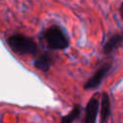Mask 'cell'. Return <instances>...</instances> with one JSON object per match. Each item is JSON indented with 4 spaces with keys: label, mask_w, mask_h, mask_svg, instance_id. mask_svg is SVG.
Listing matches in <instances>:
<instances>
[{
    "label": "cell",
    "mask_w": 123,
    "mask_h": 123,
    "mask_svg": "<svg viewBox=\"0 0 123 123\" xmlns=\"http://www.w3.org/2000/svg\"><path fill=\"white\" fill-rule=\"evenodd\" d=\"M111 68V62H105L104 64L101 65V67L98 68V70L87 80V82L85 85L86 89H92L97 87L100 83L103 81V79L106 77V75L109 73V71Z\"/></svg>",
    "instance_id": "cell-3"
},
{
    "label": "cell",
    "mask_w": 123,
    "mask_h": 123,
    "mask_svg": "<svg viewBox=\"0 0 123 123\" xmlns=\"http://www.w3.org/2000/svg\"><path fill=\"white\" fill-rule=\"evenodd\" d=\"M98 107H99L98 99L96 97H92L87 103L86 108L85 123H95L98 112Z\"/></svg>",
    "instance_id": "cell-4"
},
{
    "label": "cell",
    "mask_w": 123,
    "mask_h": 123,
    "mask_svg": "<svg viewBox=\"0 0 123 123\" xmlns=\"http://www.w3.org/2000/svg\"><path fill=\"white\" fill-rule=\"evenodd\" d=\"M34 65L37 69L40 70V71H43V72H46L48 71V69L50 68V65H51V58L48 54H41L40 56H38L36 60H35V62H34Z\"/></svg>",
    "instance_id": "cell-7"
},
{
    "label": "cell",
    "mask_w": 123,
    "mask_h": 123,
    "mask_svg": "<svg viewBox=\"0 0 123 123\" xmlns=\"http://www.w3.org/2000/svg\"><path fill=\"white\" fill-rule=\"evenodd\" d=\"M81 108L82 107L80 105H75L73 107V109L70 111V112L67 113V115H65L62 118L61 123H73L79 117V115L81 113V111H82Z\"/></svg>",
    "instance_id": "cell-8"
},
{
    "label": "cell",
    "mask_w": 123,
    "mask_h": 123,
    "mask_svg": "<svg viewBox=\"0 0 123 123\" xmlns=\"http://www.w3.org/2000/svg\"><path fill=\"white\" fill-rule=\"evenodd\" d=\"M7 43L14 53L19 55H33L37 50V43L31 37L20 34L11 36L7 39Z\"/></svg>",
    "instance_id": "cell-1"
},
{
    "label": "cell",
    "mask_w": 123,
    "mask_h": 123,
    "mask_svg": "<svg viewBox=\"0 0 123 123\" xmlns=\"http://www.w3.org/2000/svg\"><path fill=\"white\" fill-rule=\"evenodd\" d=\"M111 113V102L108 93H104L102 96L101 102V114H100V121L101 123H107Z\"/></svg>",
    "instance_id": "cell-6"
},
{
    "label": "cell",
    "mask_w": 123,
    "mask_h": 123,
    "mask_svg": "<svg viewBox=\"0 0 123 123\" xmlns=\"http://www.w3.org/2000/svg\"><path fill=\"white\" fill-rule=\"evenodd\" d=\"M119 12H120V15H121V17H122V19H123V3H122V4H121V6H120Z\"/></svg>",
    "instance_id": "cell-9"
},
{
    "label": "cell",
    "mask_w": 123,
    "mask_h": 123,
    "mask_svg": "<svg viewBox=\"0 0 123 123\" xmlns=\"http://www.w3.org/2000/svg\"><path fill=\"white\" fill-rule=\"evenodd\" d=\"M123 44V34H115L110 37V39L104 45V52L106 54H110L114 51L120 45Z\"/></svg>",
    "instance_id": "cell-5"
},
{
    "label": "cell",
    "mask_w": 123,
    "mask_h": 123,
    "mask_svg": "<svg viewBox=\"0 0 123 123\" xmlns=\"http://www.w3.org/2000/svg\"><path fill=\"white\" fill-rule=\"evenodd\" d=\"M44 39L50 49L62 50L67 48L69 41L64 32L59 26H51L44 33Z\"/></svg>",
    "instance_id": "cell-2"
}]
</instances>
